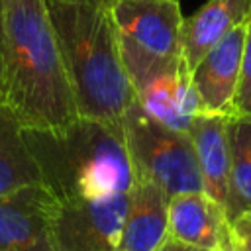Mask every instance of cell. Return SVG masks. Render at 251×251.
<instances>
[{
  "instance_id": "obj_1",
  "label": "cell",
  "mask_w": 251,
  "mask_h": 251,
  "mask_svg": "<svg viewBox=\"0 0 251 251\" xmlns=\"http://www.w3.org/2000/svg\"><path fill=\"white\" fill-rule=\"evenodd\" d=\"M2 2V104L24 129L71 124L78 112L47 0Z\"/></svg>"
},
{
  "instance_id": "obj_2",
  "label": "cell",
  "mask_w": 251,
  "mask_h": 251,
  "mask_svg": "<svg viewBox=\"0 0 251 251\" xmlns=\"http://www.w3.org/2000/svg\"><path fill=\"white\" fill-rule=\"evenodd\" d=\"M41 173V184L57 202L94 200L129 192L135 184L122 122L78 116L55 129H24Z\"/></svg>"
},
{
  "instance_id": "obj_3",
  "label": "cell",
  "mask_w": 251,
  "mask_h": 251,
  "mask_svg": "<svg viewBox=\"0 0 251 251\" xmlns=\"http://www.w3.org/2000/svg\"><path fill=\"white\" fill-rule=\"evenodd\" d=\"M47 4L78 116L122 122L135 90L120 55L110 4Z\"/></svg>"
},
{
  "instance_id": "obj_4",
  "label": "cell",
  "mask_w": 251,
  "mask_h": 251,
  "mask_svg": "<svg viewBox=\"0 0 251 251\" xmlns=\"http://www.w3.org/2000/svg\"><path fill=\"white\" fill-rule=\"evenodd\" d=\"M110 8L120 55L135 92L184 63L178 0H112Z\"/></svg>"
},
{
  "instance_id": "obj_5",
  "label": "cell",
  "mask_w": 251,
  "mask_h": 251,
  "mask_svg": "<svg viewBox=\"0 0 251 251\" xmlns=\"http://www.w3.org/2000/svg\"><path fill=\"white\" fill-rule=\"evenodd\" d=\"M122 131L135 180L153 182L169 198L184 192H204L188 133L157 122L137 98L122 116Z\"/></svg>"
},
{
  "instance_id": "obj_6",
  "label": "cell",
  "mask_w": 251,
  "mask_h": 251,
  "mask_svg": "<svg viewBox=\"0 0 251 251\" xmlns=\"http://www.w3.org/2000/svg\"><path fill=\"white\" fill-rule=\"evenodd\" d=\"M127 208L129 192L57 202L53 212L57 251H118Z\"/></svg>"
},
{
  "instance_id": "obj_7",
  "label": "cell",
  "mask_w": 251,
  "mask_h": 251,
  "mask_svg": "<svg viewBox=\"0 0 251 251\" xmlns=\"http://www.w3.org/2000/svg\"><path fill=\"white\" fill-rule=\"evenodd\" d=\"M57 200L33 184L0 198V251H57L53 212Z\"/></svg>"
},
{
  "instance_id": "obj_8",
  "label": "cell",
  "mask_w": 251,
  "mask_h": 251,
  "mask_svg": "<svg viewBox=\"0 0 251 251\" xmlns=\"http://www.w3.org/2000/svg\"><path fill=\"white\" fill-rule=\"evenodd\" d=\"M247 20L226 33L190 71L202 114H233V96L239 80Z\"/></svg>"
},
{
  "instance_id": "obj_9",
  "label": "cell",
  "mask_w": 251,
  "mask_h": 251,
  "mask_svg": "<svg viewBox=\"0 0 251 251\" xmlns=\"http://www.w3.org/2000/svg\"><path fill=\"white\" fill-rule=\"evenodd\" d=\"M169 237L206 251H231L226 210L206 192H184L169 200Z\"/></svg>"
},
{
  "instance_id": "obj_10",
  "label": "cell",
  "mask_w": 251,
  "mask_h": 251,
  "mask_svg": "<svg viewBox=\"0 0 251 251\" xmlns=\"http://www.w3.org/2000/svg\"><path fill=\"white\" fill-rule=\"evenodd\" d=\"M229 116L226 114H198L188 129L194 147L198 171L202 176L204 192L216 200L224 210L229 192Z\"/></svg>"
},
{
  "instance_id": "obj_11",
  "label": "cell",
  "mask_w": 251,
  "mask_h": 251,
  "mask_svg": "<svg viewBox=\"0 0 251 251\" xmlns=\"http://www.w3.org/2000/svg\"><path fill=\"white\" fill-rule=\"evenodd\" d=\"M135 98L149 116L182 133H188L192 120L200 114V100L186 63L155 76L135 92Z\"/></svg>"
},
{
  "instance_id": "obj_12",
  "label": "cell",
  "mask_w": 251,
  "mask_h": 251,
  "mask_svg": "<svg viewBox=\"0 0 251 251\" xmlns=\"http://www.w3.org/2000/svg\"><path fill=\"white\" fill-rule=\"evenodd\" d=\"M169 196L147 180H135L118 251H157L169 237Z\"/></svg>"
},
{
  "instance_id": "obj_13",
  "label": "cell",
  "mask_w": 251,
  "mask_h": 251,
  "mask_svg": "<svg viewBox=\"0 0 251 251\" xmlns=\"http://www.w3.org/2000/svg\"><path fill=\"white\" fill-rule=\"evenodd\" d=\"M251 14V0H208L182 22V59L192 71L226 33Z\"/></svg>"
},
{
  "instance_id": "obj_14",
  "label": "cell",
  "mask_w": 251,
  "mask_h": 251,
  "mask_svg": "<svg viewBox=\"0 0 251 251\" xmlns=\"http://www.w3.org/2000/svg\"><path fill=\"white\" fill-rule=\"evenodd\" d=\"M33 184H41V173L24 127L0 102V198Z\"/></svg>"
},
{
  "instance_id": "obj_15",
  "label": "cell",
  "mask_w": 251,
  "mask_h": 251,
  "mask_svg": "<svg viewBox=\"0 0 251 251\" xmlns=\"http://www.w3.org/2000/svg\"><path fill=\"white\" fill-rule=\"evenodd\" d=\"M229 192L226 216L231 222L235 216L251 212V118L229 116Z\"/></svg>"
},
{
  "instance_id": "obj_16",
  "label": "cell",
  "mask_w": 251,
  "mask_h": 251,
  "mask_svg": "<svg viewBox=\"0 0 251 251\" xmlns=\"http://www.w3.org/2000/svg\"><path fill=\"white\" fill-rule=\"evenodd\" d=\"M231 116H249L251 118V14L247 18L243 59H241L235 96H233V114Z\"/></svg>"
},
{
  "instance_id": "obj_17",
  "label": "cell",
  "mask_w": 251,
  "mask_h": 251,
  "mask_svg": "<svg viewBox=\"0 0 251 251\" xmlns=\"http://www.w3.org/2000/svg\"><path fill=\"white\" fill-rule=\"evenodd\" d=\"M231 251H251V212L239 214L229 222Z\"/></svg>"
},
{
  "instance_id": "obj_18",
  "label": "cell",
  "mask_w": 251,
  "mask_h": 251,
  "mask_svg": "<svg viewBox=\"0 0 251 251\" xmlns=\"http://www.w3.org/2000/svg\"><path fill=\"white\" fill-rule=\"evenodd\" d=\"M157 251H206V249H200V247L182 243V241H178V239H175V237H167L165 243H163Z\"/></svg>"
},
{
  "instance_id": "obj_19",
  "label": "cell",
  "mask_w": 251,
  "mask_h": 251,
  "mask_svg": "<svg viewBox=\"0 0 251 251\" xmlns=\"http://www.w3.org/2000/svg\"><path fill=\"white\" fill-rule=\"evenodd\" d=\"M2 51H4V2L0 0V102H2Z\"/></svg>"
},
{
  "instance_id": "obj_20",
  "label": "cell",
  "mask_w": 251,
  "mask_h": 251,
  "mask_svg": "<svg viewBox=\"0 0 251 251\" xmlns=\"http://www.w3.org/2000/svg\"><path fill=\"white\" fill-rule=\"evenodd\" d=\"M51 2H88V4H112V0H51Z\"/></svg>"
}]
</instances>
